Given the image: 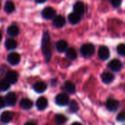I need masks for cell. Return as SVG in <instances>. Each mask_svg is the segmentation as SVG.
Returning a JSON list of instances; mask_svg holds the SVG:
<instances>
[{
    "instance_id": "cell-7",
    "label": "cell",
    "mask_w": 125,
    "mask_h": 125,
    "mask_svg": "<svg viewBox=\"0 0 125 125\" xmlns=\"http://www.w3.org/2000/svg\"><path fill=\"white\" fill-rule=\"evenodd\" d=\"M66 23V20L62 15H57L53 18V25L56 28H62Z\"/></svg>"
},
{
    "instance_id": "cell-27",
    "label": "cell",
    "mask_w": 125,
    "mask_h": 125,
    "mask_svg": "<svg viewBox=\"0 0 125 125\" xmlns=\"http://www.w3.org/2000/svg\"><path fill=\"white\" fill-rule=\"evenodd\" d=\"M10 88V83L6 80L0 81V91L4 92Z\"/></svg>"
},
{
    "instance_id": "cell-6",
    "label": "cell",
    "mask_w": 125,
    "mask_h": 125,
    "mask_svg": "<svg viewBox=\"0 0 125 125\" xmlns=\"http://www.w3.org/2000/svg\"><path fill=\"white\" fill-rule=\"evenodd\" d=\"M21 57L20 55L17 53H11L7 56V61L12 65H16L20 62Z\"/></svg>"
},
{
    "instance_id": "cell-5",
    "label": "cell",
    "mask_w": 125,
    "mask_h": 125,
    "mask_svg": "<svg viewBox=\"0 0 125 125\" xmlns=\"http://www.w3.org/2000/svg\"><path fill=\"white\" fill-rule=\"evenodd\" d=\"M18 75L15 71H9L5 76V80L10 84L15 83L17 82L18 81Z\"/></svg>"
},
{
    "instance_id": "cell-35",
    "label": "cell",
    "mask_w": 125,
    "mask_h": 125,
    "mask_svg": "<svg viewBox=\"0 0 125 125\" xmlns=\"http://www.w3.org/2000/svg\"><path fill=\"white\" fill-rule=\"evenodd\" d=\"M1 38H2V35H1V33L0 32V41L1 40Z\"/></svg>"
},
{
    "instance_id": "cell-21",
    "label": "cell",
    "mask_w": 125,
    "mask_h": 125,
    "mask_svg": "<svg viewBox=\"0 0 125 125\" xmlns=\"http://www.w3.org/2000/svg\"><path fill=\"white\" fill-rule=\"evenodd\" d=\"M68 21L71 24H76L81 21V15L75 12H72L68 16Z\"/></svg>"
},
{
    "instance_id": "cell-28",
    "label": "cell",
    "mask_w": 125,
    "mask_h": 125,
    "mask_svg": "<svg viewBox=\"0 0 125 125\" xmlns=\"http://www.w3.org/2000/svg\"><path fill=\"white\" fill-rule=\"evenodd\" d=\"M117 52L122 56H125V44H120L118 45Z\"/></svg>"
},
{
    "instance_id": "cell-14",
    "label": "cell",
    "mask_w": 125,
    "mask_h": 125,
    "mask_svg": "<svg viewBox=\"0 0 125 125\" xmlns=\"http://www.w3.org/2000/svg\"><path fill=\"white\" fill-rule=\"evenodd\" d=\"M33 89L34 90L37 92V93H42L44 92L46 89H47V85L44 82H42V81H40V82H37L34 86H33Z\"/></svg>"
},
{
    "instance_id": "cell-2",
    "label": "cell",
    "mask_w": 125,
    "mask_h": 125,
    "mask_svg": "<svg viewBox=\"0 0 125 125\" xmlns=\"http://www.w3.org/2000/svg\"><path fill=\"white\" fill-rule=\"evenodd\" d=\"M94 51H95L94 46L91 43L84 44L82 45V47L81 48V53L82 56H83L85 57L92 56L94 53Z\"/></svg>"
},
{
    "instance_id": "cell-3",
    "label": "cell",
    "mask_w": 125,
    "mask_h": 125,
    "mask_svg": "<svg viewBox=\"0 0 125 125\" xmlns=\"http://www.w3.org/2000/svg\"><path fill=\"white\" fill-rule=\"evenodd\" d=\"M55 101L57 105L60 106H64L69 103V97L65 93H61L56 97Z\"/></svg>"
},
{
    "instance_id": "cell-32",
    "label": "cell",
    "mask_w": 125,
    "mask_h": 125,
    "mask_svg": "<svg viewBox=\"0 0 125 125\" xmlns=\"http://www.w3.org/2000/svg\"><path fill=\"white\" fill-rule=\"evenodd\" d=\"M34 1L38 4H42V3H44L45 1H46L47 0H34Z\"/></svg>"
},
{
    "instance_id": "cell-20",
    "label": "cell",
    "mask_w": 125,
    "mask_h": 125,
    "mask_svg": "<svg viewBox=\"0 0 125 125\" xmlns=\"http://www.w3.org/2000/svg\"><path fill=\"white\" fill-rule=\"evenodd\" d=\"M33 105V103L32 102L29 100V99H27V98H24V99H22L20 102V106L22 109H24V110H29L30 109Z\"/></svg>"
},
{
    "instance_id": "cell-22",
    "label": "cell",
    "mask_w": 125,
    "mask_h": 125,
    "mask_svg": "<svg viewBox=\"0 0 125 125\" xmlns=\"http://www.w3.org/2000/svg\"><path fill=\"white\" fill-rule=\"evenodd\" d=\"M15 4L10 0H7L4 4V11L7 13H11L15 10Z\"/></svg>"
},
{
    "instance_id": "cell-23",
    "label": "cell",
    "mask_w": 125,
    "mask_h": 125,
    "mask_svg": "<svg viewBox=\"0 0 125 125\" xmlns=\"http://www.w3.org/2000/svg\"><path fill=\"white\" fill-rule=\"evenodd\" d=\"M17 42L13 39H8L5 42V47L8 50H14L17 48Z\"/></svg>"
},
{
    "instance_id": "cell-34",
    "label": "cell",
    "mask_w": 125,
    "mask_h": 125,
    "mask_svg": "<svg viewBox=\"0 0 125 125\" xmlns=\"http://www.w3.org/2000/svg\"><path fill=\"white\" fill-rule=\"evenodd\" d=\"M72 125H82L81 123H78V122H74L73 124H72Z\"/></svg>"
},
{
    "instance_id": "cell-36",
    "label": "cell",
    "mask_w": 125,
    "mask_h": 125,
    "mask_svg": "<svg viewBox=\"0 0 125 125\" xmlns=\"http://www.w3.org/2000/svg\"><path fill=\"white\" fill-rule=\"evenodd\" d=\"M0 6H1V3H0Z\"/></svg>"
},
{
    "instance_id": "cell-25",
    "label": "cell",
    "mask_w": 125,
    "mask_h": 125,
    "mask_svg": "<svg viewBox=\"0 0 125 125\" xmlns=\"http://www.w3.org/2000/svg\"><path fill=\"white\" fill-rule=\"evenodd\" d=\"M66 121H67V118L62 114H56L55 116V122L57 125H63L66 122Z\"/></svg>"
},
{
    "instance_id": "cell-4",
    "label": "cell",
    "mask_w": 125,
    "mask_h": 125,
    "mask_svg": "<svg viewBox=\"0 0 125 125\" xmlns=\"http://www.w3.org/2000/svg\"><path fill=\"white\" fill-rule=\"evenodd\" d=\"M55 15H56L55 10L53 8L51 7H45L42 11V16L44 18H45V19H51V18H53L55 17Z\"/></svg>"
},
{
    "instance_id": "cell-8",
    "label": "cell",
    "mask_w": 125,
    "mask_h": 125,
    "mask_svg": "<svg viewBox=\"0 0 125 125\" xmlns=\"http://www.w3.org/2000/svg\"><path fill=\"white\" fill-rule=\"evenodd\" d=\"M119 103L114 99H108L106 102V108L111 111H115L119 108Z\"/></svg>"
},
{
    "instance_id": "cell-24",
    "label": "cell",
    "mask_w": 125,
    "mask_h": 125,
    "mask_svg": "<svg viewBox=\"0 0 125 125\" xmlns=\"http://www.w3.org/2000/svg\"><path fill=\"white\" fill-rule=\"evenodd\" d=\"M66 56L70 60L75 59L77 58V52H76L75 49L73 48H70L67 49V52H66Z\"/></svg>"
},
{
    "instance_id": "cell-1",
    "label": "cell",
    "mask_w": 125,
    "mask_h": 125,
    "mask_svg": "<svg viewBox=\"0 0 125 125\" xmlns=\"http://www.w3.org/2000/svg\"><path fill=\"white\" fill-rule=\"evenodd\" d=\"M42 51L46 62H49L51 58V49L50 42V36L48 31L44 32L42 39Z\"/></svg>"
},
{
    "instance_id": "cell-15",
    "label": "cell",
    "mask_w": 125,
    "mask_h": 125,
    "mask_svg": "<svg viewBox=\"0 0 125 125\" xmlns=\"http://www.w3.org/2000/svg\"><path fill=\"white\" fill-rule=\"evenodd\" d=\"M63 89H64V90L66 91L67 92H68V93H70V94H73V93L75 92L76 87H75V85L73 82L68 81H66V82L64 83Z\"/></svg>"
},
{
    "instance_id": "cell-19",
    "label": "cell",
    "mask_w": 125,
    "mask_h": 125,
    "mask_svg": "<svg viewBox=\"0 0 125 125\" xmlns=\"http://www.w3.org/2000/svg\"><path fill=\"white\" fill-rule=\"evenodd\" d=\"M7 32L8 35L12 37H16L19 34V29L15 25H11L7 28Z\"/></svg>"
},
{
    "instance_id": "cell-16",
    "label": "cell",
    "mask_w": 125,
    "mask_h": 125,
    "mask_svg": "<svg viewBox=\"0 0 125 125\" xmlns=\"http://www.w3.org/2000/svg\"><path fill=\"white\" fill-rule=\"evenodd\" d=\"M36 106L39 110H44L48 106V100L45 97H40L36 103Z\"/></svg>"
},
{
    "instance_id": "cell-26",
    "label": "cell",
    "mask_w": 125,
    "mask_h": 125,
    "mask_svg": "<svg viewBox=\"0 0 125 125\" xmlns=\"http://www.w3.org/2000/svg\"><path fill=\"white\" fill-rule=\"evenodd\" d=\"M78 105L75 100H72L69 104V111L71 113H75L78 111Z\"/></svg>"
},
{
    "instance_id": "cell-13",
    "label": "cell",
    "mask_w": 125,
    "mask_h": 125,
    "mask_svg": "<svg viewBox=\"0 0 125 125\" xmlns=\"http://www.w3.org/2000/svg\"><path fill=\"white\" fill-rule=\"evenodd\" d=\"M101 78L103 83L108 84V83H111L114 80V75L111 73L105 72L102 74Z\"/></svg>"
},
{
    "instance_id": "cell-33",
    "label": "cell",
    "mask_w": 125,
    "mask_h": 125,
    "mask_svg": "<svg viewBox=\"0 0 125 125\" xmlns=\"http://www.w3.org/2000/svg\"><path fill=\"white\" fill-rule=\"evenodd\" d=\"M24 125H35L34 123H33V122H26V123Z\"/></svg>"
},
{
    "instance_id": "cell-9",
    "label": "cell",
    "mask_w": 125,
    "mask_h": 125,
    "mask_svg": "<svg viewBox=\"0 0 125 125\" xmlns=\"http://www.w3.org/2000/svg\"><path fill=\"white\" fill-rule=\"evenodd\" d=\"M108 67L109 68L114 71V72H118L119 70H121L122 67V62L118 60V59H114L112 61H111L108 64Z\"/></svg>"
},
{
    "instance_id": "cell-12",
    "label": "cell",
    "mask_w": 125,
    "mask_h": 125,
    "mask_svg": "<svg viewBox=\"0 0 125 125\" xmlns=\"http://www.w3.org/2000/svg\"><path fill=\"white\" fill-rule=\"evenodd\" d=\"M74 12L78 14V15H83L85 12V6L84 4L81 1H77L73 7Z\"/></svg>"
},
{
    "instance_id": "cell-18",
    "label": "cell",
    "mask_w": 125,
    "mask_h": 125,
    "mask_svg": "<svg viewBox=\"0 0 125 125\" xmlns=\"http://www.w3.org/2000/svg\"><path fill=\"white\" fill-rule=\"evenodd\" d=\"M56 50L59 52H60V53L64 52L67 48V42L65 40H59L56 43Z\"/></svg>"
},
{
    "instance_id": "cell-31",
    "label": "cell",
    "mask_w": 125,
    "mask_h": 125,
    "mask_svg": "<svg viewBox=\"0 0 125 125\" xmlns=\"http://www.w3.org/2000/svg\"><path fill=\"white\" fill-rule=\"evenodd\" d=\"M6 105L5 99H4L2 97L0 96V108H3Z\"/></svg>"
},
{
    "instance_id": "cell-29",
    "label": "cell",
    "mask_w": 125,
    "mask_h": 125,
    "mask_svg": "<svg viewBox=\"0 0 125 125\" xmlns=\"http://www.w3.org/2000/svg\"><path fill=\"white\" fill-rule=\"evenodd\" d=\"M117 120L119 122H125V111H122L120 112L117 117H116Z\"/></svg>"
},
{
    "instance_id": "cell-11",
    "label": "cell",
    "mask_w": 125,
    "mask_h": 125,
    "mask_svg": "<svg viewBox=\"0 0 125 125\" xmlns=\"http://www.w3.org/2000/svg\"><path fill=\"white\" fill-rule=\"evenodd\" d=\"M16 101H17V97L14 92H10L5 97L6 104L9 106H13L16 103Z\"/></svg>"
},
{
    "instance_id": "cell-10",
    "label": "cell",
    "mask_w": 125,
    "mask_h": 125,
    "mask_svg": "<svg viewBox=\"0 0 125 125\" xmlns=\"http://www.w3.org/2000/svg\"><path fill=\"white\" fill-rule=\"evenodd\" d=\"M98 56L103 60H106L110 56V51L109 49L105 46H102L100 48L98 51Z\"/></svg>"
},
{
    "instance_id": "cell-17",
    "label": "cell",
    "mask_w": 125,
    "mask_h": 125,
    "mask_svg": "<svg viewBox=\"0 0 125 125\" xmlns=\"http://www.w3.org/2000/svg\"><path fill=\"white\" fill-rule=\"evenodd\" d=\"M1 122L4 123V124H7L9 122H10L12 119V114L9 112V111H4L1 114V117H0Z\"/></svg>"
},
{
    "instance_id": "cell-30",
    "label": "cell",
    "mask_w": 125,
    "mask_h": 125,
    "mask_svg": "<svg viewBox=\"0 0 125 125\" xmlns=\"http://www.w3.org/2000/svg\"><path fill=\"white\" fill-rule=\"evenodd\" d=\"M122 0H111V4L114 7H118L121 5Z\"/></svg>"
}]
</instances>
